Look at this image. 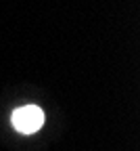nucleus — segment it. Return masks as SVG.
<instances>
[{
    "mask_svg": "<svg viewBox=\"0 0 140 151\" xmlns=\"http://www.w3.org/2000/svg\"><path fill=\"white\" fill-rule=\"evenodd\" d=\"M44 124V111L36 107V105H23L15 109L13 113V126L15 130L23 132V134H31V132H38Z\"/></svg>",
    "mask_w": 140,
    "mask_h": 151,
    "instance_id": "f257e3e1",
    "label": "nucleus"
}]
</instances>
